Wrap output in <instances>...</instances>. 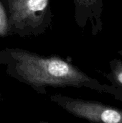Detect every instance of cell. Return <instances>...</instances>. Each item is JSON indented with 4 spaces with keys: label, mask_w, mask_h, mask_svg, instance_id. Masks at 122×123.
Returning <instances> with one entry per match:
<instances>
[{
    "label": "cell",
    "mask_w": 122,
    "mask_h": 123,
    "mask_svg": "<svg viewBox=\"0 0 122 123\" xmlns=\"http://www.w3.org/2000/svg\"><path fill=\"white\" fill-rule=\"evenodd\" d=\"M74 19L77 25L83 27L88 21L92 25L93 32L98 27L101 0H73Z\"/></svg>",
    "instance_id": "4"
},
{
    "label": "cell",
    "mask_w": 122,
    "mask_h": 123,
    "mask_svg": "<svg viewBox=\"0 0 122 123\" xmlns=\"http://www.w3.org/2000/svg\"><path fill=\"white\" fill-rule=\"evenodd\" d=\"M49 97L52 102L79 118L96 123H122V111L103 104L73 98L61 94H52Z\"/></svg>",
    "instance_id": "3"
},
{
    "label": "cell",
    "mask_w": 122,
    "mask_h": 123,
    "mask_svg": "<svg viewBox=\"0 0 122 123\" xmlns=\"http://www.w3.org/2000/svg\"><path fill=\"white\" fill-rule=\"evenodd\" d=\"M0 66L10 78L39 94H47L49 87L102 89L96 80L56 55H44L20 48H4L0 50Z\"/></svg>",
    "instance_id": "1"
},
{
    "label": "cell",
    "mask_w": 122,
    "mask_h": 123,
    "mask_svg": "<svg viewBox=\"0 0 122 123\" xmlns=\"http://www.w3.org/2000/svg\"><path fill=\"white\" fill-rule=\"evenodd\" d=\"M114 75H115V78L116 79V80L121 84H122V68L117 69L114 72Z\"/></svg>",
    "instance_id": "6"
},
{
    "label": "cell",
    "mask_w": 122,
    "mask_h": 123,
    "mask_svg": "<svg viewBox=\"0 0 122 123\" xmlns=\"http://www.w3.org/2000/svg\"><path fill=\"white\" fill-rule=\"evenodd\" d=\"M8 36H9V34L7 12L2 1L0 0V37Z\"/></svg>",
    "instance_id": "5"
},
{
    "label": "cell",
    "mask_w": 122,
    "mask_h": 123,
    "mask_svg": "<svg viewBox=\"0 0 122 123\" xmlns=\"http://www.w3.org/2000/svg\"><path fill=\"white\" fill-rule=\"evenodd\" d=\"M2 99V95H1V94L0 93V101Z\"/></svg>",
    "instance_id": "7"
},
{
    "label": "cell",
    "mask_w": 122,
    "mask_h": 123,
    "mask_svg": "<svg viewBox=\"0 0 122 123\" xmlns=\"http://www.w3.org/2000/svg\"><path fill=\"white\" fill-rule=\"evenodd\" d=\"M7 12L9 36H40L52 28L50 0H1Z\"/></svg>",
    "instance_id": "2"
}]
</instances>
